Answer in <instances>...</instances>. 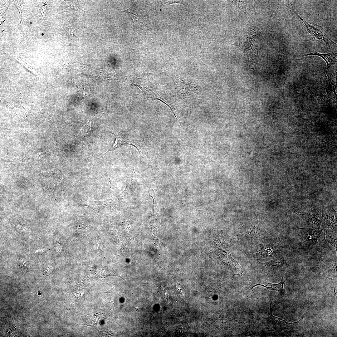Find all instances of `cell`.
I'll return each instance as SVG.
<instances>
[{
  "mask_svg": "<svg viewBox=\"0 0 337 337\" xmlns=\"http://www.w3.org/2000/svg\"><path fill=\"white\" fill-rule=\"evenodd\" d=\"M17 8H18V9H19V12H20V15H21V16H22V14H21V11H20V8H19L18 7H17Z\"/></svg>",
  "mask_w": 337,
  "mask_h": 337,
  "instance_id": "8fae6325",
  "label": "cell"
},
{
  "mask_svg": "<svg viewBox=\"0 0 337 337\" xmlns=\"http://www.w3.org/2000/svg\"><path fill=\"white\" fill-rule=\"evenodd\" d=\"M337 52L334 51L327 53L321 54L315 51L303 55L302 56H317L322 58L325 61L327 65L326 73L330 70L331 66L337 62Z\"/></svg>",
  "mask_w": 337,
  "mask_h": 337,
  "instance_id": "5b68a950",
  "label": "cell"
},
{
  "mask_svg": "<svg viewBox=\"0 0 337 337\" xmlns=\"http://www.w3.org/2000/svg\"><path fill=\"white\" fill-rule=\"evenodd\" d=\"M161 2L163 4L165 5H168L173 3H178L183 5L187 4V2L185 1L181 0L171 1L167 2L162 1Z\"/></svg>",
  "mask_w": 337,
  "mask_h": 337,
  "instance_id": "30bf717a",
  "label": "cell"
},
{
  "mask_svg": "<svg viewBox=\"0 0 337 337\" xmlns=\"http://www.w3.org/2000/svg\"><path fill=\"white\" fill-rule=\"evenodd\" d=\"M301 21L306 30L313 39L324 44L330 46V45H336L328 37L324 31L322 27L315 24H312L307 22L300 17L292 7L288 6Z\"/></svg>",
  "mask_w": 337,
  "mask_h": 337,
  "instance_id": "7a4b0ae2",
  "label": "cell"
},
{
  "mask_svg": "<svg viewBox=\"0 0 337 337\" xmlns=\"http://www.w3.org/2000/svg\"><path fill=\"white\" fill-rule=\"evenodd\" d=\"M22 8H23V5H22Z\"/></svg>",
  "mask_w": 337,
  "mask_h": 337,
  "instance_id": "7c38bea8",
  "label": "cell"
},
{
  "mask_svg": "<svg viewBox=\"0 0 337 337\" xmlns=\"http://www.w3.org/2000/svg\"><path fill=\"white\" fill-rule=\"evenodd\" d=\"M269 322L272 324L275 328L281 330L287 329L294 323H289L281 319L274 316L272 314L271 308L270 305V315L268 317Z\"/></svg>",
  "mask_w": 337,
  "mask_h": 337,
  "instance_id": "52a82bcc",
  "label": "cell"
},
{
  "mask_svg": "<svg viewBox=\"0 0 337 337\" xmlns=\"http://www.w3.org/2000/svg\"><path fill=\"white\" fill-rule=\"evenodd\" d=\"M119 11L126 12L131 17L134 22L135 29L139 27L144 24V20L138 12L133 7H131L126 10Z\"/></svg>",
  "mask_w": 337,
  "mask_h": 337,
  "instance_id": "ba28073f",
  "label": "cell"
},
{
  "mask_svg": "<svg viewBox=\"0 0 337 337\" xmlns=\"http://www.w3.org/2000/svg\"><path fill=\"white\" fill-rule=\"evenodd\" d=\"M211 254L214 261L222 262L232 268L236 275H242L243 270L237 261L232 257L227 244L224 241L222 235H219L215 240Z\"/></svg>",
  "mask_w": 337,
  "mask_h": 337,
  "instance_id": "6da1fadb",
  "label": "cell"
},
{
  "mask_svg": "<svg viewBox=\"0 0 337 337\" xmlns=\"http://www.w3.org/2000/svg\"><path fill=\"white\" fill-rule=\"evenodd\" d=\"M110 131L115 136V139L114 144L112 147L107 151V152H106L102 156L100 157L96 158L95 159H100L103 157L104 156H105V155L109 151H111L112 150L116 149L120 147L122 145L125 144H128L131 145V144L129 143V140H128V137L127 136L128 135H125L121 133L116 129H115V131Z\"/></svg>",
  "mask_w": 337,
  "mask_h": 337,
  "instance_id": "8992f818",
  "label": "cell"
},
{
  "mask_svg": "<svg viewBox=\"0 0 337 337\" xmlns=\"http://www.w3.org/2000/svg\"><path fill=\"white\" fill-rule=\"evenodd\" d=\"M321 208L315 207L306 212L295 210L301 221L306 227H318L322 222Z\"/></svg>",
  "mask_w": 337,
  "mask_h": 337,
  "instance_id": "3957f363",
  "label": "cell"
},
{
  "mask_svg": "<svg viewBox=\"0 0 337 337\" xmlns=\"http://www.w3.org/2000/svg\"><path fill=\"white\" fill-rule=\"evenodd\" d=\"M41 12H42V14L43 15V16L44 17V15L43 14V13H42V11H41Z\"/></svg>",
  "mask_w": 337,
  "mask_h": 337,
  "instance_id": "4fadbf2b",
  "label": "cell"
},
{
  "mask_svg": "<svg viewBox=\"0 0 337 337\" xmlns=\"http://www.w3.org/2000/svg\"><path fill=\"white\" fill-rule=\"evenodd\" d=\"M321 212L323 227L336 229L337 212L330 207L322 208Z\"/></svg>",
  "mask_w": 337,
  "mask_h": 337,
  "instance_id": "277c9868",
  "label": "cell"
},
{
  "mask_svg": "<svg viewBox=\"0 0 337 337\" xmlns=\"http://www.w3.org/2000/svg\"><path fill=\"white\" fill-rule=\"evenodd\" d=\"M285 282V281L282 277L281 281L279 283L272 284L268 282L258 284L255 285L251 288V289L256 286H261L269 290L276 291L280 293L281 294L284 295L285 293V291L283 288V285Z\"/></svg>",
  "mask_w": 337,
  "mask_h": 337,
  "instance_id": "9c48e42d",
  "label": "cell"
}]
</instances>
